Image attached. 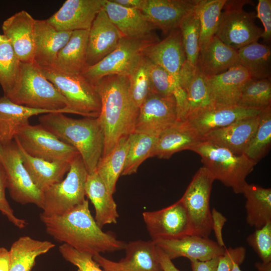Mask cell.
I'll return each mask as SVG.
<instances>
[{"label":"cell","instance_id":"6da1fadb","mask_svg":"<svg viewBox=\"0 0 271 271\" xmlns=\"http://www.w3.org/2000/svg\"><path fill=\"white\" fill-rule=\"evenodd\" d=\"M46 232L57 241L93 256L124 249L126 243L102 230L92 216L88 200L59 215H40Z\"/></svg>","mask_w":271,"mask_h":271},{"label":"cell","instance_id":"7a4b0ae2","mask_svg":"<svg viewBox=\"0 0 271 271\" xmlns=\"http://www.w3.org/2000/svg\"><path fill=\"white\" fill-rule=\"evenodd\" d=\"M95 86L101 100L97 118L104 134V157L122 138L133 131L139 108L130 99L126 76H107L99 80Z\"/></svg>","mask_w":271,"mask_h":271},{"label":"cell","instance_id":"3957f363","mask_svg":"<svg viewBox=\"0 0 271 271\" xmlns=\"http://www.w3.org/2000/svg\"><path fill=\"white\" fill-rule=\"evenodd\" d=\"M39 121L60 140L78 151L88 174L96 172L105 146L104 132L97 118L76 119L62 112H51L40 115Z\"/></svg>","mask_w":271,"mask_h":271},{"label":"cell","instance_id":"277c9868","mask_svg":"<svg viewBox=\"0 0 271 271\" xmlns=\"http://www.w3.org/2000/svg\"><path fill=\"white\" fill-rule=\"evenodd\" d=\"M6 97L28 107L71 113L66 100L34 62L21 63L18 80Z\"/></svg>","mask_w":271,"mask_h":271},{"label":"cell","instance_id":"5b68a950","mask_svg":"<svg viewBox=\"0 0 271 271\" xmlns=\"http://www.w3.org/2000/svg\"><path fill=\"white\" fill-rule=\"evenodd\" d=\"M190 151L197 153L214 179L219 180L233 191L242 193L247 183L246 177L256 164L244 154L237 155L229 150L206 141L196 144Z\"/></svg>","mask_w":271,"mask_h":271},{"label":"cell","instance_id":"8992f818","mask_svg":"<svg viewBox=\"0 0 271 271\" xmlns=\"http://www.w3.org/2000/svg\"><path fill=\"white\" fill-rule=\"evenodd\" d=\"M41 69L66 100L71 113L98 117L101 108L99 94L96 86L82 74L65 73L52 68Z\"/></svg>","mask_w":271,"mask_h":271},{"label":"cell","instance_id":"52a82bcc","mask_svg":"<svg viewBox=\"0 0 271 271\" xmlns=\"http://www.w3.org/2000/svg\"><path fill=\"white\" fill-rule=\"evenodd\" d=\"M88 174L78 155L70 163L66 177L42 191L43 207L41 215H61L83 202Z\"/></svg>","mask_w":271,"mask_h":271},{"label":"cell","instance_id":"ba28073f","mask_svg":"<svg viewBox=\"0 0 271 271\" xmlns=\"http://www.w3.org/2000/svg\"><path fill=\"white\" fill-rule=\"evenodd\" d=\"M214 180L205 167H200L180 199L186 210L189 235L207 238L212 231L210 197Z\"/></svg>","mask_w":271,"mask_h":271},{"label":"cell","instance_id":"9c48e42d","mask_svg":"<svg viewBox=\"0 0 271 271\" xmlns=\"http://www.w3.org/2000/svg\"><path fill=\"white\" fill-rule=\"evenodd\" d=\"M159 41L155 35L142 38L122 37L112 52L98 63L87 67L82 75L94 85L107 76H127L143 56L144 50Z\"/></svg>","mask_w":271,"mask_h":271},{"label":"cell","instance_id":"30bf717a","mask_svg":"<svg viewBox=\"0 0 271 271\" xmlns=\"http://www.w3.org/2000/svg\"><path fill=\"white\" fill-rule=\"evenodd\" d=\"M249 1H226L215 36L227 45L238 50L261 38L262 30L255 24L256 14L245 11Z\"/></svg>","mask_w":271,"mask_h":271},{"label":"cell","instance_id":"8fae6325","mask_svg":"<svg viewBox=\"0 0 271 271\" xmlns=\"http://www.w3.org/2000/svg\"><path fill=\"white\" fill-rule=\"evenodd\" d=\"M0 163L5 171L7 188L12 199L22 205L33 204L42 209L43 192L32 182L14 140L0 142Z\"/></svg>","mask_w":271,"mask_h":271},{"label":"cell","instance_id":"7c38bea8","mask_svg":"<svg viewBox=\"0 0 271 271\" xmlns=\"http://www.w3.org/2000/svg\"><path fill=\"white\" fill-rule=\"evenodd\" d=\"M14 140L33 157L49 162H68L78 155L71 146L61 141L40 124L22 126Z\"/></svg>","mask_w":271,"mask_h":271},{"label":"cell","instance_id":"4fadbf2b","mask_svg":"<svg viewBox=\"0 0 271 271\" xmlns=\"http://www.w3.org/2000/svg\"><path fill=\"white\" fill-rule=\"evenodd\" d=\"M143 55L163 68L172 77L175 83L174 96L178 106L186 103V93L179 84V75L185 61L181 34L179 28L171 31L166 38L149 47Z\"/></svg>","mask_w":271,"mask_h":271},{"label":"cell","instance_id":"5bb4252c","mask_svg":"<svg viewBox=\"0 0 271 271\" xmlns=\"http://www.w3.org/2000/svg\"><path fill=\"white\" fill-rule=\"evenodd\" d=\"M177 120L174 96L164 97L151 93L139 108L132 132L159 136Z\"/></svg>","mask_w":271,"mask_h":271},{"label":"cell","instance_id":"9a60e30c","mask_svg":"<svg viewBox=\"0 0 271 271\" xmlns=\"http://www.w3.org/2000/svg\"><path fill=\"white\" fill-rule=\"evenodd\" d=\"M125 256L114 261L98 254L94 260L104 271H163L158 247L153 240H137L126 243Z\"/></svg>","mask_w":271,"mask_h":271},{"label":"cell","instance_id":"2e32d148","mask_svg":"<svg viewBox=\"0 0 271 271\" xmlns=\"http://www.w3.org/2000/svg\"><path fill=\"white\" fill-rule=\"evenodd\" d=\"M142 215L154 241L189 235L186 210L180 199L160 210L144 212Z\"/></svg>","mask_w":271,"mask_h":271},{"label":"cell","instance_id":"e0dca14e","mask_svg":"<svg viewBox=\"0 0 271 271\" xmlns=\"http://www.w3.org/2000/svg\"><path fill=\"white\" fill-rule=\"evenodd\" d=\"M102 2L103 0H67L46 21L58 31L89 30L102 8Z\"/></svg>","mask_w":271,"mask_h":271},{"label":"cell","instance_id":"ac0fdd59","mask_svg":"<svg viewBox=\"0 0 271 271\" xmlns=\"http://www.w3.org/2000/svg\"><path fill=\"white\" fill-rule=\"evenodd\" d=\"M36 20L26 11H20L3 23V35L22 63L34 62Z\"/></svg>","mask_w":271,"mask_h":271},{"label":"cell","instance_id":"d6986e66","mask_svg":"<svg viewBox=\"0 0 271 271\" xmlns=\"http://www.w3.org/2000/svg\"><path fill=\"white\" fill-rule=\"evenodd\" d=\"M154 242L172 260L184 257L190 260L206 261L222 255L225 249L209 237L192 235Z\"/></svg>","mask_w":271,"mask_h":271},{"label":"cell","instance_id":"ffe728a7","mask_svg":"<svg viewBox=\"0 0 271 271\" xmlns=\"http://www.w3.org/2000/svg\"><path fill=\"white\" fill-rule=\"evenodd\" d=\"M205 79L214 106L223 107L237 105L244 87L252 79L247 70L238 65Z\"/></svg>","mask_w":271,"mask_h":271},{"label":"cell","instance_id":"44dd1931","mask_svg":"<svg viewBox=\"0 0 271 271\" xmlns=\"http://www.w3.org/2000/svg\"><path fill=\"white\" fill-rule=\"evenodd\" d=\"M123 36L102 8L88 31L87 66H92L112 52Z\"/></svg>","mask_w":271,"mask_h":271},{"label":"cell","instance_id":"7402d4cb","mask_svg":"<svg viewBox=\"0 0 271 271\" xmlns=\"http://www.w3.org/2000/svg\"><path fill=\"white\" fill-rule=\"evenodd\" d=\"M197 0H147L141 10L157 29L170 33L179 28L184 18L194 11Z\"/></svg>","mask_w":271,"mask_h":271},{"label":"cell","instance_id":"603a6c76","mask_svg":"<svg viewBox=\"0 0 271 271\" xmlns=\"http://www.w3.org/2000/svg\"><path fill=\"white\" fill-rule=\"evenodd\" d=\"M259 114L211 131L203 137V140L226 148L235 154H244L257 127Z\"/></svg>","mask_w":271,"mask_h":271},{"label":"cell","instance_id":"cb8c5ba5","mask_svg":"<svg viewBox=\"0 0 271 271\" xmlns=\"http://www.w3.org/2000/svg\"><path fill=\"white\" fill-rule=\"evenodd\" d=\"M102 9L123 37L142 38L154 35L157 29L141 11L119 5L112 0H103Z\"/></svg>","mask_w":271,"mask_h":271},{"label":"cell","instance_id":"d4e9b609","mask_svg":"<svg viewBox=\"0 0 271 271\" xmlns=\"http://www.w3.org/2000/svg\"><path fill=\"white\" fill-rule=\"evenodd\" d=\"M202 141L203 138L187 120H177L159 135L152 157L168 159L176 153L190 150Z\"/></svg>","mask_w":271,"mask_h":271},{"label":"cell","instance_id":"484cf974","mask_svg":"<svg viewBox=\"0 0 271 271\" xmlns=\"http://www.w3.org/2000/svg\"><path fill=\"white\" fill-rule=\"evenodd\" d=\"M239 65L237 50L215 35L200 49L197 69L204 77L222 73Z\"/></svg>","mask_w":271,"mask_h":271},{"label":"cell","instance_id":"4316f807","mask_svg":"<svg viewBox=\"0 0 271 271\" xmlns=\"http://www.w3.org/2000/svg\"><path fill=\"white\" fill-rule=\"evenodd\" d=\"M262 110L243 108L237 105L214 106L195 115L187 121L203 138L211 131L240 120L258 115Z\"/></svg>","mask_w":271,"mask_h":271},{"label":"cell","instance_id":"83f0119b","mask_svg":"<svg viewBox=\"0 0 271 271\" xmlns=\"http://www.w3.org/2000/svg\"><path fill=\"white\" fill-rule=\"evenodd\" d=\"M72 33L56 30L46 20H36L34 62L41 68L52 67Z\"/></svg>","mask_w":271,"mask_h":271},{"label":"cell","instance_id":"f1b7e54d","mask_svg":"<svg viewBox=\"0 0 271 271\" xmlns=\"http://www.w3.org/2000/svg\"><path fill=\"white\" fill-rule=\"evenodd\" d=\"M185 61L179 75V84L184 91L194 75L200 54V23L194 11L185 17L179 25Z\"/></svg>","mask_w":271,"mask_h":271},{"label":"cell","instance_id":"f546056e","mask_svg":"<svg viewBox=\"0 0 271 271\" xmlns=\"http://www.w3.org/2000/svg\"><path fill=\"white\" fill-rule=\"evenodd\" d=\"M85 194L94 207V219L101 228L107 224L116 223L119 216L117 205L112 194L109 191L96 172L88 174Z\"/></svg>","mask_w":271,"mask_h":271},{"label":"cell","instance_id":"4dcf8cb0","mask_svg":"<svg viewBox=\"0 0 271 271\" xmlns=\"http://www.w3.org/2000/svg\"><path fill=\"white\" fill-rule=\"evenodd\" d=\"M52 112L32 108L14 103L3 95L0 97V142L7 143L14 140L19 130L29 124L33 116Z\"/></svg>","mask_w":271,"mask_h":271},{"label":"cell","instance_id":"1f68e13d","mask_svg":"<svg viewBox=\"0 0 271 271\" xmlns=\"http://www.w3.org/2000/svg\"><path fill=\"white\" fill-rule=\"evenodd\" d=\"M88 31L72 32L68 41L58 53L54 65L50 68L65 73L82 74L87 68Z\"/></svg>","mask_w":271,"mask_h":271},{"label":"cell","instance_id":"d6a6232c","mask_svg":"<svg viewBox=\"0 0 271 271\" xmlns=\"http://www.w3.org/2000/svg\"><path fill=\"white\" fill-rule=\"evenodd\" d=\"M16 142V141H15ZM23 165L33 183L42 191L61 182L70 169L68 162H49L30 156L16 142Z\"/></svg>","mask_w":271,"mask_h":271},{"label":"cell","instance_id":"836d02e7","mask_svg":"<svg viewBox=\"0 0 271 271\" xmlns=\"http://www.w3.org/2000/svg\"><path fill=\"white\" fill-rule=\"evenodd\" d=\"M55 246L49 241L37 240L29 236L20 237L9 251V271H31L37 257Z\"/></svg>","mask_w":271,"mask_h":271},{"label":"cell","instance_id":"e575fe53","mask_svg":"<svg viewBox=\"0 0 271 271\" xmlns=\"http://www.w3.org/2000/svg\"><path fill=\"white\" fill-rule=\"evenodd\" d=\"M246 198L247 224L255 229L271 222V189L247 183L242 193Z\"/></svg>","mask_w":271,"mask_h":271},{"label":"cell","instance_id":"d590c367","mask_svg":"<svg viewBox=\"0 0 271 271\" xmlns=\"http://www.w3.org/2000/svg\"><path fill=\"white\" fill-rule=\"evenodd\" d=\"M237 50L239 65L247 70L252 79L270 78L271 73L270 47L256 42Z\"/></svg>","mask_w":271,"mask_h":271},{"label":"cell","instance_id":"8d00e7d4","mask_svg":"<svg viewBox=\"0 0 271 271\" xmlns=\"http://www.w3.org/2000/svg\"><path fill=\"white\" fill-rule=\"evenodd\" d=\"M128 136L122 138L110 152L101 158L96 171L112 194L124 166L129 146Z\"/></svg>","mask_w":271,"mask_h":271},{"label":"cell","instance_id":"74e56055","mask_svg":"<svg viewBox=\"0 0 271 271\" xmlns=\"http://www.w3.org/2000/svg\"><path fill=\"white\" fill-rule=\"evenodd\" d=\"M226 0H197L194 12L200 23V49L215 35Z\"/></svg>","mask_w":271,"mask_h":271},{"label":"cell","instance_id":"f35d334b","mask_svg":"<svg viewBox=\"0 0 271 271\" xmlns=\"http://www.w3.org/2000/svg\"><path fill=\"white\" fill-rule=\"evenodd\" d=\"M129 146L121 175L136 173L140 165L152 157L159 136L132 132L129 134Z\"/></svg>","mask_w":271,"mask_h":271},{"label":"cell","instance_id":"ab89813d","mask_svg":"<svg viewBox=\"0 0 271 271\" xmlns=\"http://www.w3.org/2000/svg\"><path fill=\"white\" fill-rule=\"evenodd\" d=\"M187 102L186 120L214 107L205 77L197 69L184 90Z\"/></svg>","mask_w":271,"mask_h":271},{"label":"cell","instance_id":"60d3db41","mask_svg":"<svg viewBox=\"0 0 271 271\" xmlns=\"http://www.w3.org/2000/svg\"><path fill=\"white\" fill-rule=\"evenodd\" d=\"M271 144V106L262 110L256 130L244 155L255 163L268 152Z\"/></svg>","mask_w":271,"mask_h":271},{"label":"cell","instance_id":"b9f144b4","mask_svg":"<svg viewBox=\"0 0 271 271\" xmlns=\"http://www.w3.org/2000/svg\"><path fill=\"white\" fill-rule=\"evenodd\" d=\"M237 105L258 110H263L271 106L270 78L251 79L244 87Z\"/></svg>","mask_w":271,"mask_h":271},{"label":"cell","instance_id":"7bdbcfd3","mask_svg":"<svg viewBox=\"0 0 271 271\" xmlns=\"http://www.w3.org/2000/svg\"><path fill=\"white\" fill-rule=\"evenodd\" d=\"M21 63L5 37L0 44V85L5 96L11 92L18 80Z\"/></svg>","mask_w":271,"mask_h":271},{"label":"cell","instance_id":"ee69618b","mask_svg":"<svg viewBox=\"0 0 271 271\" xmlns=\"http://www.w3.org/2000/svg\"><path fill=\"white\" fill-rule=\"evenodd\" d=\"M127 77L130 99L139 108L148 96L152 93L146 57L143 55Z\"/></svg>","mask_w":271,"mask_h":271},{"label":"cell","instance_id":"f6af8a7d","mask_svg":"<svg viewBox=\"0 0 271 271\" xmlns=\"http://www.w3.org/2000/svg\"><path fill=\"white\" fill-rule=\"evenodd\" d=\"M146 58L152 93L164 97L174 96L175 83L171 75L163 68Z\"/></svg>","mask_w":271,"mask_h":271},{"label":"cell","instance_id":"bcb514c9","mask_svg":"<svg viewBox=\"0 0 271 271\" xmlns=\"http://www.w3.org/2000/svg\"><path fill=\"white\" fill-rule=\"evenodd\" d=\"M246 241L263 262H271V222L255 229Z\"/></svg>","mask_w":271,"mask_h":271},{"label":"cell","instance_id":"7dc6e473","mask_svg":"<svg viewBox=\"0 0 271 271\" xmlns=\"http://www.w3.org/2000/svg\"><path fill=\"white\" fill-rule=\"evenodd\" d=\"M59 251L62 257L76 266L78 271H104L90 253L78 251L65 243L59 247Z\"/></svg>","mask_w":271,"mask_h":271},{"label":"cell","instance_id":"c3c4849f","mask_svg":"<svg viewBox=\"0 0 271 271\" xmlns=\"http://www.w3.org/2000/svg\"><path fill=\"white\" fill-rule=\"evenodd\" d=\"M7 188V177L4 168L0 163V212L5 215L10 222L20 229L25 228L26 221L17 217L10 206L5 195V190Z\"/></svg>","mask_w":271,"mask_h":271},{"label":"cell","instance_id":"681fc988","mask_svg":"<svg viewBox=\"0 0 271 271\" xmlns=\"http://www.w3.org/2000/svg\"><path fill=\"white\" fill-rule=\"evenodd\" d=\"M246 249L243 246L225 248L224 253L219 257L217 271H230L234 263L244 261Z\"/></svg>","mask_w":271,"mask_h":271},{"label":"cell","instance_id":"f907efd6","mask_svg":"<svg viewBox=\"0 0 271 271\" xmlns=\"http://www.w3.org/2000/svg\"><path fill=\"white\" fill-rule=\"evenodd\" d=\"M256 18L261 22L263 30L261 38L268 42L271 38V1L259 0L256 7Z\"/></svg>","mask_w":271,"mask_h":271},{"label":"cell","instance_id":"816d5d0a","mask_svg":"<svg viewBox=\"0 0 271 271\" xmlns=\"http://www.w3.org/2000/svg\"><path fill=\"white\" fill-rule=\"evenodd\" d=\"M212 220V230L213 231L216 242L221 247H225L222 237V228L225 222L226 218L215 208L211 211Z\"/></svg>","mask_w":271,"mask_h":271},{"label":"cell","instance_id":"f5cc1de1","mask_svg":"<svg viewBox=\"0 0 271 271\" xmlns=\"http://www.w3.org/2000/svg\"><path fill=\"white\" fill-rule=\"evenodd\" d=\"M219 257L206 261L190 260L192 271H217Z\"/></svg>","mask_w":271,"mask_h":271},{"label":"cell","instance_id":"db71d44e","mask_svg":"<svg viewBox=\"0 0 271 271\" xmlns=\"http://www.w3.org/2000/svg\"><path fill=\"white\" fill-rule=\"evenodd\" d=\"M157 247L159 260L163 271H180L165 252L158 246Z\"/></svg>","mask_w":271,"mask_h":271},{"label":"cell","instance_id":"11a10c76","mask_svg":"<svg viewBox=\"0 0 271 271\" xmlns=\"http://www.w3.org/2000/svg\"><path fill=\"white\" fill-rule=\"evenodd\" d=\"M112 1L121 6L140 11L144 8L147 2V0H112Z\"/></svg>","mask_w":271,"mask_h":271},{"label":"cell","instance_id":"9f6ffc18","mask_svg":"<svg viewBox=\"0 0 271 271\" xmlns=\"http://www.w3.org/2000/svg\"><path fill=\"white\" fill-rule=\"evenodd\" d=\"M10 262L9 250L0 247V271H9Z\"/></svg>","mask_w":271,"mask_h":271},{"label":"cell","instance_id":"6f0895ef","mask_svg":"<svg viewBox=\"0 0 271 271\" xmlns=\"http://www.w3.org/2000/svg\"><path fill=\"white\" fill-rule=\"evenodd\" d=\"M257 271H271V262H256L254 264Z\"/></svg>","mask_w":271,"mask_h":271},{"label":"cell","instance_id":"680465c9","mask_svg":"<svg viewBox=\"0 0 271 271\" xmlns=\"http://www.w3.org/2000/svg\"><path fill=\"white\" fill-rule=\"evenodd\" d=\"M241 264V263L239 262H235L232 266L230 271H241L239 267V266Z\"/></svg>","mask_w":271,"mask_h":271},{"label":"cell","instance_id":"91938a15","mask_svg":"<svg viewBox=\"0 0 271 271\" xmlns=\"http://www.w3.org/2000/svg\"><path fill=\"white\" fill-rule=\"evenodd\" d=\"M5 37L3 34L1 35L0 34V44L2 43V42L4 41Z\"/></svg>","mask_w":271,"mask_h":271}]
</instances>
